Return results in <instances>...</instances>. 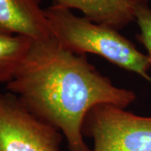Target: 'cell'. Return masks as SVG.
I'll return each mask as SVG.
<instances>
[{
  "label": "cell",
  "mask_w": 151,
  "mask_h": 151,
  "mask_svg": "<svg viewBox=\"0 0 151 151\" xmlns=\"http://www.w3.org/2000/svg\"><path fill=\"white\" fill-rule=\"evenodd\" d=\"M6 86L31 113L59 130L69 151H91L83 127L92 108L100 104L126 108L136 99L134 92L115 86L85 55L62 47L53 35L33 40Z\"/></svg>",
  "instance_id": "obj_1"
},
{
  "label": "cell",
  "mask_w": 151,
  "mask_h": 151,
  "mask_svg": "<svg viewBox=\"0 0 151 151\" xmlns=\"http://www.w3.org/2000/svg\"><path fill=\"white\" fill-rule=\"evenodd\" d=\"M53 37L76 54H94L119 67L134 72L148 81L151 68L147 55L113 28L75 15L70 9L53 4L45 9Z\"/></svg>",
  "instance_id": "obj_2"
},
{
  "label": "cell",
  "mask_w": 151,
  "mask_h": 151,
  "mask_svg": "<svg viewBox=\"0 0 151 151\" xmlns=\"http://www.w3.org/2000/svg\"><path fill=\"white\" fill-rule=\"evenodd\" d=\"M83 134L93 139L92 151H151V117L100 104L87 114Z\"/></svg>",
  "instance_id": "obj_3"
},
{
  "label": "cell",
  "mask_w": 151,
  "mask_h": 151,
  "mask_svg": "<svg viewBox=\"0 0 151 151\" xmlns=\"http://www.w3.org/2000/svg\"><path fill=\"white\" fill-rule=\"evenodd\" d=\"M63 137L14 94L0 92V151H59Z\"/></svg>",
  "instance_id": "obj_4"
},
{
  "label": "cell",
  "mask_w": 151,
  "mask_h": 151,
  "mask_svg": "<svg viewBox=\"0 0 151 151\" xmlns=\"http://www.w3.org/2000/svg\"><path fill=\"white\" fill-rule=\"evenodd\" d=\"M41 0H0V34L19 35L34 40L52 35Z\"/></svg>",
  "instance_id": "obj_5"
},
{
  "label": "cell",
  "mask_w": 151,
  "mask_h": 151,
  "mask_svg": "<svg viewBox=\"0 0 151 151\" xmlns=\"http://www.w3.org/2000/svg\"><path fill=\"white\" fill-rule=\"evenodd\" d=\"M55 4L81 11L89 20L120 30L135 21L139 0H54Z\"/></svg>",
  "instance_id": "obj_6"
},
{
  "label": "cell",
  "mask_w": 151,
  "mask_h": 151,
  "mask_svg": "<svg viewBox=\"0 0 151 151\" xmlns=\"http://www.w3.org/2000/svg\"><path fill=\"white\" fill-rule=\"evenodd\" d=\"M31 38L0 34V83L8 84L15 76L32 45Z\"/></svg>",
  "instance_id": "obj_7"
},
{
  "label": "cell",
  "mask_w": 151,
  "mask_h": 151,
  "mask_svg": "<svg viewBox=\"0 0 151 151\" xmlns=\"http://www.w3.org/2000/svg\"><path fill=\"white\" fill-rule=\"evenodd\" d=\"M135 21L139 27L138 39L147 50L151 63V8L149 0H139L135 7Z\"/></svg>",
  "instance_id": "obj_8"
}]
</instances>
